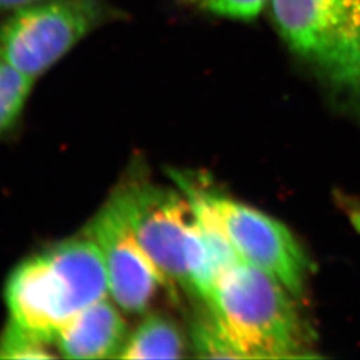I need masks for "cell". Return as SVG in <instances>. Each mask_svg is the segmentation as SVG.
Segmentation results:
<instances>
[{
	"mask_svg": "<svg viewBox=\"0 0 360 360\" xmlns=\"http://www.w3.org/2000/svg\"><path fill=\"white\" fill-rule=\"evenodd\" d=\"M108 291L102 251L84 233L26 259L11 274L4 297L11 322L55 346L65 323Z\"/></svg>",
	"mask_w": 360,
	"mask_h": 360,
	"instance_id": "6da1fadb",
	"label": "cell"
},
{
	"mask_svg": "<svg viewBox=\"0 0 360 360\" xmlns=\"http://www.w3.org/2000/svg\"><path fill=\"white\" fill-rule=\"evenodd\" d=\"M295 300L278 279L238 260L219 274L206 304L243 359L314 358Z\"/></svg>",
	"mask_w": 360,
	"mask_h": 360,
	"instance_id": "7a4b0ae2",
	"label": "cell"
},
{
	"mask_svg": "<svg viewBox=\"0 0 360 360\" xmlns=\"http://www.w3.org/2000/svg\"><path fill=\"white\" fill-rule=\"evenodd\" d=\"M111 200L127 220L136 240L165 278L193 294L210 282L211 260L196 229L187 198L146 180H129Z\"/></svg>",
	"mask_w": 360,
	"mask_h": 360,
	"instance_id": "3957f363",
	"label": "cell"
},
{
	"mask_svg": "<svg viewBox=\"0 0 360 360\" xmlns=\"http://www.w3.org/2000/svg\"><path fill=\"white\" fill-rule=\"evenodd\" d=\"M284 41L334 87L360 95V0H271Z\"/></svg>",
	"mask_w": 360,
	"mask_h": 360,
	"instance_id": "277c9868",
	"label": "cell"
},
{
	"mask_svg": "<svg viewBox=\"0 0 360 360\" xmlns=\"http://www.w3.org/2000/svg\"><path fill=\"white\" fill-rule=\"evenodd\" d=\"M102 19L98 0H46L13 13L0 28V59L27 77L49 71Z\"/></svg>",
	"mask_w": 360,
	"mask_h": 360,
	"instance_id": "5b68a950",
	"label": "cell"
},
{
	"mask_svg": "<svg viewBox=\"0 0 360 360\" xmlns=\"http://www.w3.org/2000/svg\"><path fill=\"white\" fill-rule=\"evenodd\" d=\"M205 193L240 260L267 272L300 299L309 260L292 232L254 207L206 188Z\"/></svg>",
	"mask_w": 360,
	"mask_h": 360,
	"instance_id": "8992f818",
	"label": "cell"
},
{
	"mask_svg": "<svg viewBox=\"0 0 360 360\" xmlns=\"http://www.w3.org/2000/svg\"><path fill=\"white\" fill-rule=\"evenodd\" d=\"M86 235L102 251L116 306L129 314L146 312L158 290L167 283L111 199L89 224Z\"/></svg>",
	"mask_w": 360,
	"mask_h": 360,
	"instance_id": "52a82bcc",
	"label": "cell"
},
{
	"mask_svg": "<svg viewBox=\"0 0 360 360\" xmlns=\"http://www.w3.org/2000/svg\"><path fill=\"white\" fill-rule=\"evenodd\" d=\"M127 338L119 309L104 297L65 323L56 335L55 347L68 359L119 358Z\"/></svg>",
	"mask_w": 360,
	"mask_h": 360,
	"instance_id": "ba28073f",
	"label": "cell"
},
{
	"mask_svg": "<svg viewBox=\"0 0 360 360\" xmlns=\"http://www.w3.org/2000/svg\"><path fill=\"white\" fill-rule=\"evenodd\" d=\"M184 354L183 335L174 322L162 315L146 318L129 335L122 359H179Z\"/></svg>",
	"mask_w": 360,
	"mask_h": 360,
	"instance_id": "9c48e42d",
	"label": "cell"
},
{
	"mask_svg": "<svg viewBox=\"0 0 360 360\" xmlns=\"http://www.w3.org/2000/svg\"><path fill=\"white\" fill-rule=\"evenodd\" d=\"M34 79L0 59V136L13 127L22 114Z\"/></svg>",
	"mask_w": 360,
	"mask_h": 360,
	"instance_id": "30bf717a",
	"label": "cell"
},
{
	"mask_svg": "<svg viewBox=\"0 0 360 360\" xmlns=\"http://www.w3.org/2000/svg\"><path fill=\"white\" fill-rule=\"evenodd\" d=\"M193 343L199 358H233L243 359L240 351L223 328L218 318L208 309L193 324Z\"/></svg>",
	"mask_w": 360,
	"mask_h": 360,
	"instance_id": "8fae6325",
	"label": "cell"
},
{
	"mask_svg": "<svg viewBox=\"0 0 360 360\" xmlns=\"http://www.w3.org/2000/svg\"><path fill=\"white\" fill-rule=\"evenodd\" d=\"M51 342L10 322L0 338V359H51Z\"/></svg>",
	"mask_w": 360,
	"mask_h": 360,
	"instance_id": "7c38bea8",
	"label": "cell"
},
{
	"mask_svg": "<svg viewBox=\"0 0 360 360\" xmlns=\"http://www.w3.org/2000/svg\"><path fill=\"white\" fill-rule=\"evenodd\" d=\"M195 7L221 18L248 20L262 11L267 0H187Z\"/></svg>",
	"mask_w": 360,
	"mask_h": 360,
	"instance_id": "4fadbf2b",
	"label": "cell"
},
{
	"mask_svg": "<svg viewBox=\"0 0 360 360\" xmlns=\"http://www.w3.org/2000/svg\"><path fill=\"white\" fill-rule=\"evenodd\" d=\"M41 1H46V0H0V13H10V11L16 13L19 10H23L26 7L41 3Z\"/></svg>",
	"mask_w": 360,
	"mask_h": 360,
	"instance_id": "5bb4252c",
	"label": "cell"
}]
</instances>
